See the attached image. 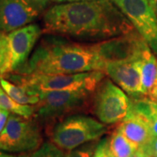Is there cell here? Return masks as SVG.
I'll return each mask as SVG.
<instances>
[{
  "label": "cell",
  "instance_id": "obj_18",
  "mask_svg": "<svg viewBox=\"0 0 157 157\" xmlns=\"http://www.w3.org/2000/svg\"><path fill=\"white\" fill-rule=\"evenodd\" d=\"M0 109L11 113H15L25 118H32L35 115V107L33 105H23L17 103L6 93L0 86Z\"/></svg>",
  "mask_w": 157,
  "mask_h": 157
},
{
  "label": "cell",
  "instance_id": "obj_22",
  "mask_svg": "<svg viewBox=\"0 0 157 157\" xmlns=\"http://www.w3.org/2000/svg\"><path fill=\"white\" fill-rule=\"evenodd\" d=\"M7 54V33L0 32V72L6 62Z\"/></svg>",
  "mask_w": 157,
  "mask_h": 157
},
{
  "label": "cell",
  "instance_id": "obj_25",
  "mask_svg": "<svg viewBox=\"0 0 157 157\" xmlns=\"http://www.w3.org/2000/svg\"><path fill=\"white\" fill-rule=\"evenodd\" d=\"M148 97L151 99L152 101H156L157 102V78L155 81V84L153 86L152 89L150 90V92L148 93Z\"/></svg>",
  "mask_w": 157,
  "mask_h": 157
},
{
  "label": "cell",
  "instance_id": "obj_29",
  "mask_svg": "<svg viewBox=\"0 0 157 157\" xmlns=\"http://www.w3.org/2000/svg\"><path fill=\"white\" fill-rule=\"evenodd\" d=\"M7 156V154L4 153L2 150H0V157H6Z\"/></svg>",
  "mask_w": 157,
  "mask_h": 157
},
{
  "label": "cell",
  "instance_id": "obj_30",
  "mask_svg": "<svg viewBox=\"0 0 157 157\" xmlns=\"http://www.w3.org/2000/svg\"><path fill=\"white\" fill-rule=\"evenodd\" d=\"M129 157H138V155H137V151L135 152V154H133L132 155H130Z\"/></svg>",
  "mask_w": 157,
  "mask_h": 157
},
{
  "label": "cell",
  "instance_id": "obj_26",
  "mask_svg": "<svg viewBox=\"0 0 157 157\" xmlns=\"http://www.w3.org/2000/svg\"><path fill=\"white\" fill-rule=\"evenodd\" d=\"M149 145H150V148H151L154 155L155 157H157V137L153 139V140L150 142Z\"/></svg>",
  "mask_w": 157,
  "mask_h": 157
},
{
  "label": "cell",
  "instance_id": "obj_8",
  "mask_svg": "<svg viewBox=\"0 0 157 157\" xmlns=\"http://www.w3.org/2000/svg\"><path fill=\"white\" fill-rule=\"evenodd\" d=\"M130 107V97L109 78H103L94 96V111L101 122L110 125L121 121Z\"/></svg>",
  "mask_w": 157,
  "mask_h": 157
},
{
  "label": "cell",
  "instance_id": "obj_19",
  "mask_svg": "<svg viewBox=\"0 0 157 157\" xmlns=\"http://www.w3.org/2000/svg\"><path fill=\"white\" fill-rule=\"evenodd\" d=\"M29 157H66V155L54 143L45 142Z\"/></svg>",
  "mask_w": 157,
  "mask_h": 157
},
{
  "label": "cell",
  "instance_id": "obj_28",
  "mask_svg": "<svg viewBox=\"0 0 157 157\" xmlns=\"http://www.w3.org/2000/svg\"><path fill=\"white\" fill-rule=\"evenodd\" d=\"M6 157H29L27 155H7Z\"/></svg>",
  "mask_w": 157,
  "mask_h": 157
},
{
  "label": "cell",
  "instance_id": "obj_12",
  "mask_svg": "<svg viewBox=\"0 0 157 157\" xmlns=\"http://www.w3.org/2000/svg\"><path fill=\"white\" fill-rule=\"evenodd\" d=\"M104 73L113 79L131 98L145 95L140 78V60L112 62L105 64Z\"/></svg>",
  "mask_w": 157,
  "mask_h": 157
},
{
  "label": "cell",
  "instance_id": "obj_4",
  "mask_svg": "<svg viewBox=\"0 0 157 157\" xmlns=\"http://www.w3.org/2000/svg\"><path fill=\"white\" fill-rule=\"evenodd\" d=\"M107 131L106 124L86 115L74 114L55 125L52 140L62 150L70 151L85 143L98 140Z\"/></svg>",
  "mask_w": 157,
  "mask_h": 157
},
{
  "label": "cell",
  "instance_id": "obj_13",
  "mask_svg": "<svg viewBox=\"0 0 157 157\" xmlns=\"http://www.w3.org/2000/svg\"><path fill=\"white\" fill-rule=\"evenodd\" d=\"M118 129L138 147L147 145L154 139L146 119L131 108L119 125Z\"/></svg>",
  "mask_w": 157,
  "mask_h": 157
},
{
  "label": "cell",
  "instance_id": "obj_20",
  "mask_svg": "<svg viewBox=\"0 0 157 157\" xmlns=\"http://www.w3.org/2000/svg\"><path fill=\"white\" fill-rule=\"evenodd\" d=\"M97 145L94 143H89L78 148H74L68 151L66 157H93Z\"/></svg>",
  "mask_w": 157,
  "mask_h": 157
},
{
  "label": "cell",
  "instance_id": "obj_14",
  "mask_svg": "<svg viewBox=\"0 0 157 157\" xmlns=\"http://www.w3.org/2000/svg\"><path fill=\"white\" fill-rule=\"evenodd\" d=\"M139 60L142 91L147 95L157 78V59L150 47H147L143 51Z\"/></svg>",
  "mask_w": 157,
  "mask_h": 157
},
{
  "label": "cell",
  "instance_id": "obj_1",
  "mask_svg": "<svg viewBox=\"0 0 157 157\" xmlns=\"http://www.w3.org/2000/svg\"><path fill=\"white\" fill-rule=\"evenodd\" d=\"M43 33L85 41H102L131 33L133 25L112 0H83L50 7Z\"/></svg>",
  "mask_w": 157,
  "mask_h": 157
},
{
  "label": "cell",
  "instance_id": "obj_23",
  "mask_svg": "<svg viewBox=\"0 0 157 157\" xmlns=\"http://www.w3.org/2000/svg\"><path fill=\"white\" fill-rule=\"evenodd\" d=\"M149 144L145 145V146L139 147V148L137 150V155H138V157H155L154 155L153 152H152Z\"/></svg>",
  "mask_w": 157,
  "mask_h": 157
},
{
  "label": "cell",
  "instance_id": "obj_21",
  "mask_svg": "<svg viewBox=\"0 0 157 157\" xmlns=\"http://www.w3.org/2000/svg\"><path fill=\"white\" fill-rule=\"evenodd\" d=\"M93 157H114L109 147V138H104L99 141Z\"/></svg>",
  "mask_w": 157,
  "mask_h": 157
},
{
  "label": "cell",
  "instance_id": "obj_3",
  "mask_svg": "<svg viewBox=\"0 0 157 157\" xmlns=\"http://www.w3.org/2000/svg\"><path fill=\"white\" fill-rule=\"evenodd\" d=\"M5 77L11 82L23 85L37 93L50 91L87 90L95 92L105 74L101 71L78 73H9Z\"/></svg>",
  "mask_w": 157,
  "mask_h": 157
},
{
  "label": "cell",
  "instance_id": "obj_15",
  "mask_svg": "<svg viewBox=\"0 0 157 157\" xmlns=\"http://www.w3.org/2000/svg\"><path fill=\"white\" fill-rule=\"evenodd\" d=\"M0 86L8 95L23 105H36L39 101V94L28 87L11 82L5 77H0Z\"/></svg>",
  "mask_w": 157,
  "mask_h": 157
},
{
  "label": "cell",
  "instance_id": "obj_10",
  "mask_svg": "<svg viewBox=\"0 0 157 157\" xmlns=\"http://www.w3.org/2000/svg\"><path fill=\"white\" fill-rule=\"evenodd\" d=\"M49 0H0V32L9 33L38 19Z\"/></svg>",
  "mask_w": 157,
  "mask_h": 157
},
{
  "label": "cell",
  "instance_id": "obj_2",
  "mask_svg": "<svg viewBox=\"0 0 157 157\" xmlns=\"http://www.w3.org/2000/svg\"><path fill=\"white\" fill-rule=\"evenodd\" d=\"M105 64L97 55L92 45L72 42L63 36L47 34L29 58L21 71L29 73H78L101 71Z\"/></svg>",
  "mask_w": 157,
  "mask_h": 157
},
{
  "label": "cell",
  "instance_id": "obj_7",
  "mask_svg": "<svg viewBox=\"0 0 157 157\" xmlns=\"http://www.w3.org/2000/svg\"><path fill=\"white\" fill-rule=\"evenodd\" d=\"M42 33L39 25L30 24L7 33V54L0 77L21 73Z\"/></svg>",
  "mask_w": 157,
  "mask_h": 157
},
{
  "label": "cell",
  "instance_id": "obj_17",
  "mask_svg": "<svg viewBox=\"0 0 157 157\" xmlns=\"http://www.w3.org/2000/svg\"><path fill=\"white\" fill-rule=\"evenodd\" d=\"M109 147L114 157H129L138 150L139 147L116 129L109 138Z\"/></svg>",
  "mask_w": 157,
  "mask_h": 157
},
{
  "label": "cell",
  "instance_id": "obj_9",
  "mask_svg": "<svg viewBox=\"0 0 157 157\" xmlns=\"http://www.w3.org/2000/svg\"><path fill=\"white\" fill-rule=\"evenodd\" d=\"M92 46L104 64L138 59L143 51L149 47L135 30L128 33L102 40Z\"/></svg>",
  "mask_w": 157,
  "mask_h": 157
},
{
  "label": "cell",
  "instance_id": "obj_27",
  "mask_svg": "<svg viewBox=\"0 0 157 157\" xmlns=\"http://www.w3.org/2000/svg\"><path fill=\"white\" fill-rule=\"evenodd\" d=\"M148 2L157 16V0H148Z\"/></svg>",
  "mask_w": 157,
  "mask_h": 157
},
{
  "label": "cell",
  "instance_id": "obj_11",
  "mask_svg": "<svg viewBox=\"0 0 157 157\" xmlns=\"http://www.w3.org/2000/svg\"><path fill=\"white\" fill-rule=\"evenodd\" d=\"M157 55V16L148 0H112Z\"/></svg>",
  "mask_w": 157,
  "mask_h": 157
},
{
  "label": "cell",
  "instance_id": "obj_5",
  "mask_svg": "<svg viewBox=\"0 0 157 157\" xmlns=\"http://www.w3.org/2000/svg\"><path fill=\"white\" fill-rule=\"evenodd\" d=\"M94 93L87 90L39 93V101L35 107L36 117L42 122L50 124L67 114L83 110L89 106Z\"/></svg>",
  "mask_w": 157,
  "mask_h": 157
},
{
  "label": "cell",
  "instance_id": "obj_16",
  "mask_svg": "<svg viewBox=\"0 0 157 157\" xmlns=\"http://www.w3.org/2000/svg\"><path fill=\"white\" fill-rule=\"evenodd\" d=\"M145 95L131 98V109L145 118L154 138L157 137V102Z\"/></svg>",
  "mask_w": 157,
  "mask_h": 157
},
{
  "label": "cell",
  "instance_id": "obj_24",
  "mask_svg": "<svg viewBox=\"0 0 157 157\" xmlns=\"http://www.w3.org/2000/svg\"><path fill=\"white\" fill-rule=\"evenodd\" d=\"M10 113H11L6 111V110L0 109V134H1V132L3 131V129L5 128V126H6Z\"/></svg>",
  "mask_w": 157,
  "mask_h": 157
},
{
  "label": "cell",
  "instance_id": "obj_6",
  "mask_svg": "<svg viewBox=\"0 0 157 157\" xmlns=\"http://www.w3.org/2000/svg\"><path fill=\"white\" fill-rule=\"evenodd\" d=\"M42 142L43 138L37 121L10 113L0 134V150L9 153L35 151Z\"/></svg>",
  "mask_w": 157,
  "mask_h": 157
}]
</instances>
